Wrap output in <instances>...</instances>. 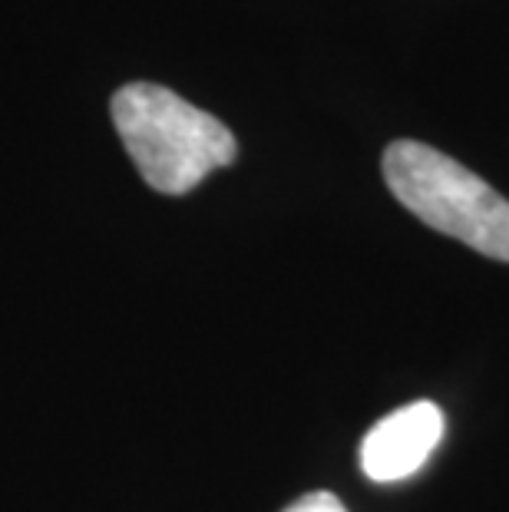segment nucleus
I'll return each mask as SVG.
<instances>
[{
	"label": "nucleus",
	"instance_id": "2",
	"mask_svg": "<svg viewBox=\"0 0 509 512\" xmlns=\"http://www.w3.org/2000/svg\"><path fill=\"white\" fill-rule=\"evenodd\" d=\"M384 179L424 225L486 258L509 261V202L457 159L417 139H397L384 152Z\"/></svg>",
	"mask_w": 509,
	"mask_h": 512
},
{
	"label": "nucleus",
	"instance_id": "1",
	"mask_svg": "<svg viewBox=\"0 0 509 512\" xmlns=\"http://www.w3.org/2000/svg\"><path fill=\"white\" fill-rule=\"evenodd\" d=\"M113 126L143 179L162 195H186L238 156L232 129L159 83L119 86Z\"/></svg>",
	"mask_w": 509,
	"mask_h": 512
},
{
	"label": "nucleus",
	"instance_id": "4",
	"mask_svg": "<svg viewBox=\"0 0 509 512\" xmlns=\"http://www.w3.org/2000/svg\"><path fill=\"white\" fill-rule=\"evenodd\" d=\"M285 512H348V509L331 493H308V496H301L298 503H291Z\"/></svg>",
	"mask_w": 509,
	"mask_h": 512
},
{
	"label": "nucleus",
	"instance_id": "3",
	"mask_svg": "<svg viewBox=\"0 0 509 512\" xmlns=\"http://www.w3.org/2000/svg\"><path fill=\"white\" fill-rule=\"evenodd\" d=\"M443 437L437 403L417 400L374 423L361 443V470L374 483H400L430 460Z\"/></svg>",
	"mask_w": 509,
	"mask_h": 512
}]
</instances>
